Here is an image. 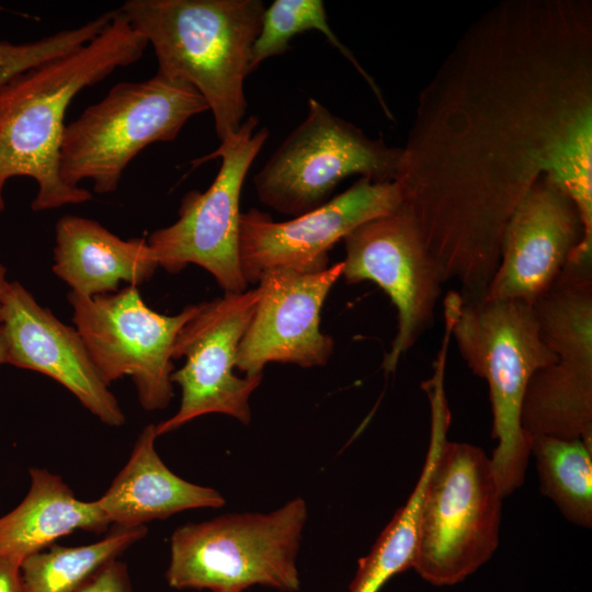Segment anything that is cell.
I'll return each mask as SVG.
<instances>
[{"label": "cell", "instance_id": "cell-1", "mask_svg": "<svg viewBox=\"0 0 592 592\" xmlns=\"http://www.w3.org/2000/svg\"><path fill=\"white\" fill-rule=\"evenodd\" d=\"M546 178L592 255V3L506 0L465 32L422 90L398 182L444 281L486 297L504 229Z\"/></svg>", "mask_w": 592, "mask_h": 592}, {"label": "cell", "instance_id": "cell-2", "mask_svg": "<svg viewBox=\"0 0 592 592\" xmlns=\"http://www.w3.org/2000/svg\"><path fill=\"white\" fill-rule=\"evenodd\" d=\"M147 41L117 9L110 23L79 49L18 76L0 89V212L14 177L37 184L34 212L81 204L92 194L59 174L65 116L71 100L114 70L138 61Z\"/></svg>", "mask_w": 592, "mask_h": 592}, {"label": "cell", "instance_id": "cell-3", "mask_svg": "<svg viewBox=\"0 0 592 592\" xmlns=\"http://www.w3.org/2000/svg\"><path fill=\"white\" fill-rule=\"evenodd\" d=\"M265 8L261 0H128L118 10L152 46L157 72L205 99L221 143L247 111L243 83Z\"/></svg>", "mask_w": 592, "mask_h": 592}, {"label": "cell", "instance_id": "cell-4", "mask_svg": "<svg viewBox=\"0 0 592 592\" xmlns=\"http://www.w3.org/2000/svg\"><path fill=\"white\" fill-rule=\"evenodd\" d=\"M451 334L470 371L489 386L492 437L490 457L502 497L525 479L530 440L521 425V408L533 374L558 361L544 342L533 305L517 299L464 300L456 291L444 297Z\"/></svg>", "mask_w": 592, "mask_h": 592}, {"label": "cell", "instance_id": "cell-5", "mask_svg": "<svg viewBox=\"0 0 592 592\" xmlns=\"http://www.w3.org/2000/svg\"><path fill=\"white\" fill-rule=\"evenodd\" d=\"M307 517L306 501L294 498L269 513H231L181 525L170 538L166 579L180 590L243 592L263 585L297 591Z\"/></svg>", "mask_w": 592, "mask_h": 592}, {"label": "cell", "instance_id": "cell-6", "mask_svg": "<svg viewBox=\"0 0 592 592\" xmlns=\"http://www.w3.org/2000/svg\"><path fill=\"white\" fill-rule=\"evenodd\" d=\"M205 111V99L178 78L157 72L140 82L117 83L66 125L60 178L72 187L90 180L96 193H112L144 148L175 139L191 117Z\"/></svg>", "mask_w": 592, "mask_h": 592}, {"label": "cell", "instance_id": "cell-7", "mask_svg": "<svg viewBox=\"0 0 592 592\" xmlns=\"http://www.w3.org/2000/svg\"><path fill=\"white\" fill-rule=\"evenodd\" d=\"M502 499L485 451L446 439L426 485L412 569L437 587L474 573L499 545Z\"/></svg>", "mask_w": 592, "mask_h": 592}, {"label": "cell", "instance_id": "cell-8", "mask_svg": "<svg viewBox=\"0 0 592 592\" xmlns=\"http://www.w3.org/2000/svg\"><path fill=\"white\" fill-rule=\"evenodd\" d=\"M400 156L401 148L369 138L310 98L307 117L254 175V186L263 204L297 217L325 204L349 175L395 181Z\"/></svg>", "mask_w": 592, "mask_h": 592}, {"label": "cell", "instance_id": "cell-9", "mask_svg": "<svg viewBox=\"0 0 592 592\" xmlns=\"http://www.w3.org/2000/svg\"><path fill=\"white\" fill-rule=\"evenodd\" d=\"M259 119L248 117L239 129L195 166L214 158L220 169L205 191L187 192L173 224L152 231L147 242L159 266L175 274L189 264L209 272L225 293L247 291L239 255L240 194L246 175L269 137V129L254 132Z\"/></svg>", "mask_w": 592, "mask_h": 592}, {"label": "cell", "instance_id": "cell-10", "mask_svg": "<svg viewBox=\"0 0 592 592\" xmlns=\"http://www.w3.org/2000/svg\"><path fill=\"white\" fill-rule=\"evenodd\" d=\"M67 299L75 328L102 380L110 386L129 376L144 410L167 408L173 397V345L200 304L162 315L150 309L133 285L91 298L69 292Z\"/></svg>", "mask_w": 592, "mask_h": 592}, {"label": "cell", "instance_id": "cell-11", "mask_svg": "<svg viewBox=\"0 0 592 592\" xmlns=\"http://www.w3.org/2000/svg\"><path fill=\"white\" fill-rule=\"evenodd\" d=\"M260 298L259 288L225 293L223 297L200 304L197 312L180 330L172 360L185 357L184 365L171 374L181 388L177 412L156 424L157 435L175 431L209 413L251 421L249 405L262 375L235 374L237 351Z\"/></svg>", "mask_w": 592, "mask_h": 592}, {"label": "cell", "instance_id": "cell-12", "mask_svg": "<svg viewBox=\"0 0 592 592\" xmlns=\"http://www.w3.org/2000/svg\"><path fill=\"white\" fill-rule=\"evenodd\" d=\"M342 277L348 284L376 283L397 309L398 327L383 361L386 373L434 321L445 283L429 253L412 215L402 205L388 215L363 223L344 238Z\"/></svg>", "mask_w": 592, "mask_h": 592}, {"label": "cell", "instance_id": "cell-13", "mask_svg": "<svg viewBox=\"0 0 592 592\" xmlns=\"http://www.w3.org/2000/svg\"><path fill=\"white\" fill-rule=\"evenodd\" d=\"M398 182L361 178L320 207L287 221L250 208L240 216L239 255L247 283H258L272 267L300 273L328 269L331 248L365 221L396 212L402 206Z\"/></svg>", "mask_w": 592, "mask_h": 592}, {"label": "cell", "instance_id": "cell-14", "mask_svg": "<svg viewBox=\"0 0 592 592\" xmlns=\"http://www.w3.org/2000/svg\"><path fill=\"white\" fill-rule=\"evenodd\" d=\"M343 261L317 273L272 267L259 277L260 298L237 351L236 368L262 375L270 362L323 366L334 341L320 330L323 303L342 277Z\"/></svg>", "mask_w": 592, "mask_h": 592}, {"label": "cell", "instance_id": "cell-15", "mask_svg": "<svg viewBox=\"0 0 592 592\" xmlns=\"http://www.w3.org/2000/svg\"><path fill=\"white\" fill-rule=\"evenodd\" d=\"M582 240L583 224L574 203L548 179H539L504 229L500 262L485 298L533 305Z\"/></svg>", "mask_w": 592, "mask_h": 592}, {"label": "cell", "instance_id": "cell-16", "mask_svg": "<svg viewBox=\"0 0 592 592\" xmlns=\"http://www.w3.org/2000/svg\"><path fill=\"white\" fill-rule=\"evenodd\" d=\"M0 306L7 364L53 378L106 425L124 424L116 397L100 377L75 327L38 304L18 281L9 283Z\"/></svg>", "mask_w": 592, "mask_h": 592}, {"label": "cell", "instance_id": "cell-17", "mask_svg": "<svg viewBox=\"0 0 592 592\" xmlns=\"http://www.w3.org/2000/svg\"><path fill=\"white\" fill-rule=\"evenodd\" d=\"M159 267L145 238L124 240L100 223L65 215L55 227L54 274L86 298L138 287Z\"/></svg>", "mask_w": 592, "mask_h": 592}, {"label": "cell", "instance_id": "cell-18", "mask_svg": "<svg viewBox=\"0 0 592 592\" xmlns=\"http://www.w3.org/2000/svg\"><path fill=\"white\" fill-rule=\"evenodd\" d=\"M157 437L156 424L143 429L127 463L96 499L110 524L144 526L182 511L225 504L216 489L187 481L170 470L156 451Z\"/></svg>", "mask_w": 592, "mask_h": 592}, {"label": "cell", "instance_id": "cell-19", "mask_svg": "<svg viewBox=\"0 0 592 592\" xmlns=\"http://www.w3.org/2000/svg\"><path fill=\"white\" fill-rule=\"evenodd\" d=\"M30 478L24 499L0 517V558L22 562L77 530L100 533L110 525L96 500L78 499L60 476L31 468Z\"/></svg>", "mask_w": 592, "mask_h": 592}, {"label": "cell", "instance_id": "cell-20", "mask_svg": "<svg viewBox=\"0 0 592 592\" xmlns=\"http://www.w3.org/2000/svg\"><path fill=\"white\" fill-rule=\"evenodd\" d=\"M426 395L431 436L423 469L406 504L395 513L371 551L358 559L349 592H379L394 576L412 568L426 485L451 422L445 390L436 386Z\"/></svg>", "mask_w": 592, "mask_h": 592}, {"label": "cell", "instance_id": "cell-21", "mask_svg": "<svg viewBox=\"0 0 592 592\" xmlns=\"http://www.w3.org/2000/svg\"><path fill=\"white\" fill-rule=\"evenodd\" d=\"M521 425L530 439H580L592 445V365L558 360L536 371L525 389Z\"/></svg>", "mask_w": 592, "mask_h": 592}, {"label": "cell", "instance_id": "cell-22", "mask_svg": "<svg viewBox=\"0 0 592 592\" xmlns=\"http://www.w3.org/2000/svg\"><path fill=\"white\" fill-rule=\"evenodd\" d=\"M147 534V527L116 526L102 539L82 546L52 545L21 562V592H77L100 569Z\"/></svg>", "mask_w": 592, "mask_h": 592}, {"label": "cell", "instance_id": "cell-23", "mask_svg": "<svg viewBox=\"0 0 592 592\" xmlns=\"http://www.w3.org/2000/svg\"><path fill=\"white\" fill-rule=\"evenodd\" d=\"M540 491L571 523L592 526V445L583 440L530 439Z\"/></svg>", "mask_w": 592, "mask_h": 592}, {"label": "cell", "instance_id": "cell-24", "mask_svg": "<svg viewBox=\"0 0 592 592\" xmlns=\"http://www.w3.org/2000/svg\"><path fill=\"white\" fill-rule=\"evenodd\" d=\"M310 30L322 33L328 42L355 67L375 93L385 114L392 119V114L375 81L330 27L326 7L321 0H275L265 8L260 32L251 50V71L265 59L286 53L295 35Z\"/></svg>", "mask_w": 592, "mask_h": 592}, {"label": "cell", "instance_id": "cell-25", "mask_svg": "<svg viewBox=\"0 0 592 592\" xmlns=\"http://www.w3.org/2000/svg\"><path fill=\"white\" fill-rule=\"evenodd\" d=\"M113 14L114 10L104 12L78 27L32 42L0 39V89L23 72L79 49L105 29Z\"/></svg>", "mask_w": 592, "mask_h": 592}, {"label": "cell", "instance_id": "cell-26", "mask_svg": "<svg viewBox=\"0 0 592 592\" xmlns=\"http://www.w3.org/2000/svg\"><path fill=\"white\" fill-rule=\"evenodd\" d=\"M77 592H132L127 567L118 559H114Z\"/></svg>", "mask_w": 592, "mask_h": 592}, {"label": "cell", "instance_id": "cell-27", "mask_svg": "<svg viewBox=\"0 0 592 592\" xmlns=\"http://www.w3.org/2000/svg\"><path fill=\"white\" fill-rule=\"evenodd\" d=\"M21 561L0 558V592H21Z\"/></svg>", "mask_w": 592, "mask_h": 592}, {"label": "cell", "instance_id": "cell-28", "mask_svg": "<svg viewBox=\"0 0 592 592\" xmlns=\"http://www.w3.org/2000/svg\"><path fill=\"white\" fill-rule=\"evenodd\" d=\"M7 364V341L2 326L0 325V365Z\"/></svg>", "mask_w": 592, "mask_h": 592}, {"label": "cell", "instance_id": "cell-29", "mask_svg": "<svg viewBox=\"0 0 592 592\" xmlns=\"http://www.w3.org/2000/svg\"><path fill=\"white\" fill-rule=\"evenodd\" d=\"M10 281L7 280V269L0 263V300L2 299Z\"/></svg>", "mask_w": 592, "mask_h": 592}, {"label": "cell", "instance_id": "cell-30", "mask_svg": "<svg viewBox=\"0 0 592 592\" xmlns=\"http://www.w3.org/2000/svg\"><path fill=\"white\" fill-rule=\"evenodd\" d=\"M2 322L1 306H0V325Z\"/></svg>", "mask_w": 592, "mask_h": 592}]
</instances>
